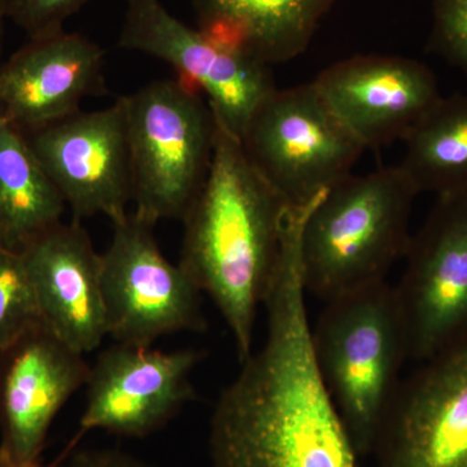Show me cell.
<instances>
[{"label":"cell","instance_id":"obj_24","mask_svg":"<svg viewBox=\"0 0 467 467\" xmlns=\"http://www.w3.org/2000/svg\"><path fill=\"white\" fill-rule=\"evenodd\" d=\"M0 467H58V461L52 463H45L41 460L20 461L12 459L5 451L0 450Z\"/></svg>","mask_w":467,"mask_h":467},{"label":"cell","instance_id":"obj_7","mask_svg":"<svg viewBox=\"0 0 467 467\" xmlns=\"http://www.w3.org/2000/svg\"><path fill=\"white\" fill-rule=\"evenodd\" d=\"M101 254V285L109 335L116 343L152 347L165 335L204 333L202 291L160 250L153 225L137 214L112 223Z\"/></svg>","mask_w":467,"mask_h":467},{"label":"cell","instance_id":"obj_20","mask_svg":"<svg viewBox=\"0 0 467 467\" xmlns=\"http://www.w3.org/2000/svg\"><path fill=\"white\" fill-rule=\"evenodd\" d=\"M38 301L20 251H0V353L36 322Z\"/></svg>","mask_w":467,"mask_h":467},{"label":"cell","instance_id":"obj_16","mask_svg":"<svg viewBox=\"0 0 467 467\" xmlns=\"http://www.w3.org/2000/svg\"><path fill=\"white\" fill-rule=\"evenodd\" d=\"M45 325L81 355L109 337L101 254L81 221L57 223L21 248Z\"/></svg>","mask_w":467,"mask_h":467},{"label":"cell","instance_id":"obj_21","mask_svg":"<svg viewBox=\"0 0 467 467\" xmlns=\"http://www.w3.org/2000/svg\"><path fill=\"white\" fill-rule=\"evenodd\" d=\"M429 50L467 75V0H432Z\"/></svg>","mask_w":467,"mask_h":467},{"label":"cell","instance_id":"obj_17","mask_svg":"<svg viewBox=\"0 0 467 467\" xmlns=\"http://www.w3.org/2000/svg\"><path fill=\"white\" fill-rule=\"evenodd\" d=\"M335 0H195L202 32L265 66L306 51Z\"/></svg>","mask_w":467,"mask_h":467},{"label":"cell","instance_id":"obj_12","mask_svg":"<svg viewBox=\"0 0 467 467\" xmlns=\"http://www.w3.org/2000/svg\"><path fill=\"white\" fill-rule=\"evenodd\" d=\"M205 350L162 352L152 347L116 343L90 368L88 401L72 445L92 430L124 438H146L167 425L196 399L193 368Z\"/></svg>","mask_w":467,"mask_h":467},{"label":"cell","instance_id":"obj_3","mask_svg":"<svg viewBox=\"0 0 467 467\" xmlns=\"http://www.w3.org/2000/svg\"><path fill=\"white\" fill-rule=\"evenodd\" d=\"M418 193L400 165L348 175L306 218L300 265L306 294L327 303L386 281L410 244Z\"/></svg>","mask_w":467,"mask_h":467},{"label":"cell","instance_id":"obj_4","mask_svg":"<svg viewBox=\"0 0 467 467\" xmlns=\"http://www.w3.org/2000/svg\"><path fill=\"white\" fill-rule=\"evenodd\" d=\"M312 344L359 459L370 457L409 359L395 287L384 281L325 303L312 326Z\"/></svg>","mask_w":467,"mask_h":467},{"label":"cell","instance_id":"obj_5","mask_svg":"<svg viewBox=\"0 0 467 467\" xmlns=\"http://www.w3.org/2000/svg\"><path fill=\"white\" fill-rule=\"evenodd\" d=\"M124 99L134 213L153 226L182 221L207 180L216 116L201 92L178 77Z\"/></svg>","mask_w":467,"mask_h":467},{"label":"cell","instance_id":"obj_6","mask_svg":"<svg viewBox=\"0 0 467 467\" xmlns=\"http://www.w3.org/2000/svg\"><path fill=\"white\" fill-rule=\"evenodd\" d=\"M241 142L287 209L318 202L352 174L365 150L313 82L276 88L254 112Z\"/></svg>","mask_w":467,"mask_h":467},{"label":"cell","instance_id":"obj_1","mask_svg":"<svg viewBox=\"0 0 467 467\" xmlns=\"http://www.w3.org/2000/svg\"><path fill=\"white\" fill-rule=\"evenodd\" d=\"M266 337L221 392L211 467H358L316 362L301 267L285 257L267 292Z\"/></svg>","mask_w":467,"mask_h":467},{"label":"cell","instance_id":"obj_22","mask_svg":"<svg viewBox=\"0 0 467 467\" xmlns=\"http://www.w3.org/2000/svg\"><path fill=\"white\" fill-rule=\"evenodd\" d=\"M5 17L26 34L39 38L64 30L70 16L92 0H2Z\"/></svg>","mask_w":467,"mask_h":467},{"label":"cell","instance_id":"obj_9","mask_svg":"<svg viewBox=\"0 0 467 467\" xmlns=\"http://www.w3.org/2000/svg\"><path fill=\"white\" fill-rule=\"evenodd\" d=\"M395 285L409 359L423 362L467 342V190L438 196Z\"/></svg>","mask_w":467,"mask_h":467},{"label":"cell","instance_id":"obj_2","mask_svg":"<svg viewBox=\"0 0 467 467\" xmlns=\"http://www.w3.org/2000/svg\"><path fill=\"white\" fill-rule=\"evenodd\" d=\"M287 211L217 119L207 180L182 220L180 265L220 310L239 364L254 352L257 310L275 279Z\"/></svg>","mask_w":467,"mask_h":467},{"label":"cell","instance_id":"obj_10","mask_svg":"<svg viewBox=\"0 0 467 467\" xmlns=\"http://www.w3.org/2000/svg\"><path fill=\"white\" fill-rule=\"evenodd\" d=\"M26 137L75 220L103 214L116 223L128 216L133 181L124 97Z\"/></svg>","mask_w":467,"mask_h":467},{"label":"cell","instance_id":"obj_26","mask_svg":"<svg viewBox=\"0 0 467 467\" xmlns=\"http://www.w3.org/2000/svg\"><path fill=\"white\" fill-rule=\"evenodd\" d=\"M5 248H7V245H5V236H3L2 230H0V251L5 250Z\"/></svg>","mask_w":467,"mask_h":467},{"label":"cell","instance_id":"obj_23","mask_svg":"<svg viewBox=\"0 0 467 467\" xmlns=\"http://www.w3.org/2000/svg\"><path fill=\"white\" fill-rule=\"evenodd\" d=\"M66 467H153L131 454L113 450H86L75 451Z\"/></svg>","mask_w":467,"mask_h":467},{"label":"cell","instance_id":"obj_19","mask_svg":"<svg viewBox=\"0 0 467 467\" xmlns=\"http://www.w3.org/2000/svg\"><path fill=\"white\" fill-rule=\"evenodd\" d=\"M400 168L418 193L467 190V95L444 98L404 138Z\"/></svg>","mask_w":467,"mask_h":467},{"label":"cell","instance_id":"obj_15","mask_svg":"<svg viewBox=\"0 0 467 467\" xmlns=\"http://www.w3.org/2000/svg\"><path fill=\"white\" fill-rule=\"evenodd\" d=\"M104 57L79 33L29 39L0 64V113L24 134L76 115L86 98L107 94Z\"/></svg>","mask_w":467,"mask_h":467},{"label":"cell","instance_id":"obj_11","mask_svg":"<svg viewBox=\"0 0 467 467\" xmlns=\"http://www.w3.org/2000/svg\"><path fill=\"white\" fill-rule=\"evenodd\" d=\"M420 364L389 404L374 467H467V342Z\"/></svg>","mask_w":467,"mask_h":467},{"label":"cell","instance_id":"obj_8","mask_svg":"<svg viewBox=\"0 0 467 467\" xmlns=\"http://www.w3.org/2000/svg\"><path fill=\"white\" fill-rule=\"evenodd\" d=\"M117 46L173 67L178 78L207 97L218 122L239 140L276 90L269 66L186 26L161 0H126Z\"/></svg>","mask_w":467,"mask_h":467},{"label":"cell","instance_id":"obj_25","mask_svg":"<svg viewBox=\"0 0 467 467\" xmlns=\"http://www.w3.org/2000/svg\"><path fill=\"white\" fill-rule=\"evenodd\" d=\"M7 17H5V8H3V2L0 0V60H2L3 42H5V24ZM2 64V61H0Z\"/></svg>","mask_w":467,"mask_h":467},{"label":"cell","instance_id":"obj_14","mask_svg":"<svg viewBox=\"0 0 467 467\" xmlns=\"http://www.w3.org/2000/svg\"><path fill=\"white\" fill-rule=\"evenodd\" d=\"M90 365L39 321L0 353V450L41 460L58 411L88 383Z\"/></svg>","mask_w":467,"mask_h":467},{"label":"cell","instance_id":"obj_13","mask_svg":"<svg viewBox=\"0 0 467 467\" xmlns=\"http://www.w3.org/2000/svg\"><path fill=\"white\" fill-rule=\"evenodd\" d=\"M313 84L365 150L404 140L441 99L426 64L389 55L344 58L322 70Z\"/></svg>","mask_w":467,"mask_h":467},{"label":"cell","instance_id":"obj_18","mask_svg":"<svg viewBox=\"0 0 467 467\" xmlns=\"http://www.w3.org/2000/svg\"><path fill=\"white\" fill-rule=\"evenodd\" d=\"M67 204L26 134L0 113V230L9 250L63 221Z\"/></svg>","mask_w":467,"mask_h":467}]
</instances>
